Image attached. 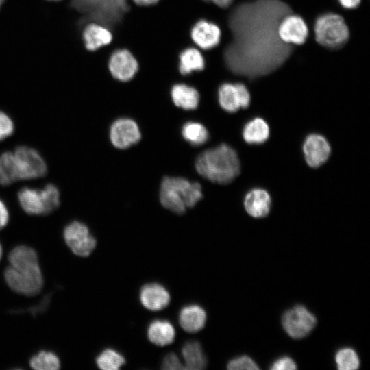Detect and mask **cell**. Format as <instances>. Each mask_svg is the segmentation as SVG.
Instances as JSON below:
<instances>
[{
	"mask_svg": "<svg viewBox=\"0 0 370 370\" xmlns=\"http://www.w3.org/2000/svg\"><path fill=\"white\" fill-rule=\"evenodd\" d=\"M125 362V358L112 349H106L96 358L97 365L103 370H117Z\"/></svg>",
	"mask_w": 370,
	"mask_h": 370,
	"instance_id": "29",
	"label": "cell"
},
{
	"mask_svg": "<svg viewBox=\"0 0 370 370\" xmlns=\"http://www.w3.org/2000/svg\"><path fill=\"white\" fill-rule=\"evenodd\" d=\"M282 323L284 330L291 337L301 338L312 330L317 319L306 307L297 305L284 312Z\"/></svg>",
	"mask_w": 370,
	"mask_h": 370,
	"instance_id": "8",
	"label": "cell"
},
{
	"mask_svg": "<svg viewBox=\"0 0 370 370\" xmlns=\"http://www.w3.org/2000/svg\"><path fill=\"white\" fill-rule=\"evenodd\" d=\"M139 5H150L157 3L159 0H133Z\"/></svg>",
	"mask_w": 370,
	"mask_h": 370,
	"instance_id": "39",
	"label": "cell"
},
{
	"mask_svg": "<svg viewBox=\"0 0 370 370\" xmlns=\"http://www.w3.org/2000/svg\"><path fill=\"white\" fill-rule=\"evenodd\" d=\"M109 70L116 79L127 82L130 80L138 69V62L130 51L126 49L115 51L108 62Z\"/></svg>",
	"mask_w": 370,
	"mask_h": 370,
	"instance_id": "13",
	"label": "cell"
},
{
	"mask_svg": "<svg viewBox=\"0 0 370 370\" xmlns=\"http://www.w3.org/2000/svg\"><path fill=\"white\" fill-rule=\"evenodd\" d=\"M179 70L182 75L204 69L205 61L201 52L195 48L184 49L180 54Z\"/></svg>",
	"mask_w": 370,
	"mask_h": 370,
	"instance_id": "25",
	"label": "cell"
},
{
	"mask_svg": "<svg viewBox=\"0 0 370 370\" xmlns=\"http://www.w3.org/2000/svg\"><path fill=\"white\" fill-rule=\"evenodd\" d=\"M18 180H27L44 177L47 172V164L36 149L22 145L13 152Z\"/></svg>",
	"mask_w": 370,
	"mask_h": 370,
	"instance_id": "6",
	"label": "cell"
},
{
	"mask_svg": "<svg viewBox=\"0 0 370 370\" xmlns=\"http://www.w3.org/2000/svg\"><path fill=\"white\" fill-rule=\"evenodd\" d=\"M73 3L90 20L110 27L118 24L129 8L127 0H75Z\"/></svg>",
	"mask_w": 370,
	"mask_h": 370,
	"instance_id": "4",
	"label": "cell"
},
{
	"mask_svg": "<svg viewBox=\"0 0 370 370\" xmlns=\"http://www.w3.org/2000/svg\"><path fill=\"white\" fill-rule=\"evenodd\" d=\"M48 214L56 210L60 206V191L53 184H48L41 189Z\"/></svg>",
	"mask_w": 370,
	"mask_h": 370,
	"instance_id": "31",
	"label": "cell"
},
{
	"mask_svg": "<svg viewBox=\"0 0 370 370\" xmlns=\"http://www.w3.org/2000/svg\"><path fill=\"white\" fill-rule=\"evenodd\" d=\"M335 360L338 369L341 370H354L359 367V358L356 352L352 348H343L336 354Z\"/></svg>",
	"mask_w": 370,
	"mask_h": 370,
	"instance_id": "30",
	"label": "cell"
},
{
	"mask_svg": "<svg viewBox=\"0 0 370 370\" xmlns=\"http://www.w3.org/2000/svg\"><path fill=\"white\" fill-rule=\"evenodd\" d=\"M140 299L144 307L150 310L157 311L168 306L170 301V295L161 284L149 283L142 287Z\"/></svg>",
	"mask_w": 370,
	"mask_h": 370,
	"instance_id": "15",
	"label": "cell"
},
{
	"mask_svg": "<svg viewBox=\"0 0 370 370\" xmlns=\"http://www.w3.org/2000/svg\"><path fill=\"white\" fill-rule=\"evenodd\" d=\"M270 369L272 370L296 369L297 366L292 358L288 356H283L275 360Z\"/></svg>",
	"mask_w": 370,
	"mask_h": 370,
	"instance_id": "35",
	"label": "cell"
},
{
	"mask_svg": "<svg viewBox=\"0 0 370 370\" xmlns=\"http://www.w3.org/2000/svg\"><path fill=\"white\" fill-rule=\"evenodd\" d=\"M9 265L12 267L39 264L36 250L27 245H21L14 247L9 253Z\"/></svg>",
	"mask_w": 370,
	"mask_h": 370,
	"instance_id": "24",
	"label": "cell"
},
{
	"mask_svg": "<svg viewBox=\"0 0 370 370\" xmlns=\"http://www.w3.org/2000/svg\"><path fill=\"white\" fill-rule=\"evenodd\" d=\"M185 369L201 370L206 367L207 361L201 344L196 341L186 343L182 348Z\"/></svg>",
	"mask_w": 370,
	"mask_h": 370,
	"instance_id": "23",
	"label": "cell"
},
{
	"mask_svg": "<svg viewBox=\"0 0 370 370\" xmlns=\"http://www.w3.org/2000/svg\"><path fill=\"white\" fill-rule=\"evenodd\" d=\"M206 321L205 310L196 304L186 306L180 312V324L187 332L195 333L200 331L204 327Z\"/></svg>",
	"mask_w": 370,
	"mask_h": 370,
	"instance_id": "19",
	"label": "cell"
},
{
	"mask_svg": "<svg viewBox=\"0 0 370 370\" xmlns=\"http://www.w3.org/2000/svg\"><path fill=\"white\" fill-rule=\"evenodd\" d=\"M182 134L184 138L193 145L204 144L208 139V132L201 123L196 122H188L182 129Z\"/></svg>",
	"mask_w": 370,
	"mask_h": 370,
	"instance_id": "27",
	"label": "cell"
},
{
	"mask_svg": "<svg viewBox=\"0 0 370 370\" xmlns=\"http://www.w3.org/2000/svg\"><path fill=\"white\" fill-rule=\"evenodd\" d=\"M2 255H3V248H2V246H1V245L0 243V260H1V258H2Z\"/></svg>",
	"mask_w": 370,
	"mask_h": 370,
	"instance_id": "40",
	"label": "cell"
},
{
	"mask_svg": "<svg viewBox=\"0 0 370 370\" xmlns=\"http://www.w3.org/2000/svg\"><path fill=\"white\" fill-rule=\"evenodd\" d=\"M175 329L173 325L165 320H155L147 329L149 340L158 346L171 344L175 338Z\"/></svg>",
	"mask_w": 370,
	"mask_h": 370,
	"instance_id": "21",
	"label": "cell"
},
{
	"mask_svg": "<svg viewBox=\"0 0 370 370\" xmlns=\"http://www.w3.org/2000/svg\"><path fill=\"white\" fill-rule=\"evenodd\" d=\"M204 1H211L215 5H218L220 8H227L228 7L234 0H204Z\"/></svg>",
	"mask_w": 370,
	"mask_h": 370,
	"instance_id": "38",
	"label": "cell"
},
{
	"mask_svg": "<svg viewBox=\"0 0 370 370\" xmlns=\"http://www.w3.org/2000/svg\"><path fill=\"white\" fill-rule=\"evenodd\" d=\"M18 180V171L13 152L0 155V184L8 186Z\"/></svg>",
	"mask_w": 370,
	"mask_h": 370,
	"instance_id": "26",
	"label": "cell"
},
{
	"mask_svg": "<svg viewBox=\"0 0 370 370\" xmlns=\"http://www.w3.org/2000/svg\"><path fill=\"white\" fill-rule=\"evenodd\" d=\"M218 99L224 110L236 112L249 106L251 95L247 86L242 83H225L219 88Z\"/></svg>",
	"mask_w": 370,
	"mask_h": 370,
	"instance_id": "10",
	"label": "cell"
},
{
	"mask_svg": "<svg viewBox=\"0 0 370 370\" xmlns=\"http://www.w3.org/2000/svg\"><path fill=\"white\" fill-rule=\"evenodd\" d=\"M65 244L71 252L79 257H88L94 251L97 241L88 227L83 223L74 221L63 230Z\"/></svg>",
	"mask_w": 370,
	"mask_h": 370,
	"instance_id": "7",
	"label": "cell"
},
{
	"mask_svg": "<svg viewBox=\"0 0 370 370\" xmlns=\"http://www.w3.org/2000/svg\"><path fill=\"white\" fill-rule=\"evenodd\" d=\"M269 127L262 118L256 117L247 122L243 129V138L250 145L264 143L269 136Z\"/></svg>",
	"mask_w": 370,
	"mask_h": 370,
	"instance_id": "22",
	"label": "cell"
},
{
	"mask_svg": "<svg viewBox=\"0 0 370 370\" xmlns=\"http://www.w3.org/2000/svg\"><path fill=\"white\" fill-rule=\"evenodd\" d=\"M338 2L344 8L354 9L360 5L361 0H338Z\"/></svg>",
	"mask_w": 370,
	"mask_h": 370,
	"instance_id": "37",
	"label": "cell"
},
{
	"mask_svg": "<svg viewBox=\"0 0 370 370\" xmlns=\"http://www.w3.org/2000/svg\"><path fill=\"white\" fill-rule=\"evenodd\" d=\"M4 279L14 292L29 297L39 293L44 284L40 264L21 267L9 265L4 271Z\"/></svg>",
	"mask_w": 370,
	"mask_h": 370,
	"instance_id": "5",
	"label": "cell"
},
{
	"mask_svg": "<svg viewBox=\"0 0 370 370\" xmlns=\"http://www.w3.org/2000/svg\"><path fill=\"white\" fill-rule=\"evenodd\" d=\"M199 175L217 184H227L240 173L241 164L236 151L226 144L206 150L197 158Z\"/></svg>",
	"mask_w": 370,
	"mask_h": 370,
	"instance_id": "1",
	"label": "cell"
},
{
	"mask_svg": "<svg viewBox=\"0 0 370 370\" xmlns=\"http://www.w3.org/2000/svg\"><path fill=\"white\" fill-rule=\"evenodd\" d=\"M9 212L4 204V202L0 199V230L5 227L9 221Z\"/></svg>",
	"mask_w": 370,
	"mask_h": 370,
	"instance_id": "36",
	"label": "cell"
},
{
	"mask_svg": "<svg viewBox=\"0 0 370 370\" xmlns=\"http://www.w3.org/2000/svg\"><path fill=\"white\" fill-rule=\"evenodd\" d=\"M221 32L214 23L206 20L198 21L191 30L193 40L204 49H210L220 42Z\"/></svg>",
	"mask_w": 370,
	"mask_h": 370,
	"instance_id": "14",
	"label": "cell"
},
{
	"mask_svg": "<svg viewBox=\"0 0 370 370\" xmlns=\"http://www.w3.org/2000/svg\"><path fill=\"white\" fill-rule=\"evenodd\" d=\"M21 208L29 215L48 214L41 189L23 187L18 193Z\"/></svg>",
	"mask_w": 370,
	"mask_h": 370,
	"instance_id": "17",
	"label": "cell"
},
{
	"mask_svg": "<svg viewBox=\"0 0 370 370\" xmlns=\"http://www.w3.org/2000/svg\"><path fill=\"white\" fill-rule=\"evenodd\" d=\"M303 153L307 164L318 168L329 158L331 147L327 139L322 135L311 134L304 140Z\"/></svg>",
	"mask_w": 370,
	"mask_h": 370,
	"instance_id": "12",
	"label": "cell"
},
{
	"mask_svg": "<svg viewBox=\"0 0 370 370\" xmlns=\"http://www.w3.org/2000/svg\"><path fill=\"white\" fill-rule=\"evenodd\" d=\"M110 138L115 147L121 149H126L140 140V132L134 121L122 118L117 119L112 124Z\"/></svg>",
	"mask_w": 370,
	"mask_h": 370,
	"instance_id": "11",
	"label": "cell"
},
{
	"mask_svg": "<svg viewBox=\"0 0 370 370\" xmlns=\"http://www.w3.org/2000/svg\"><path fill=\"white\" fill-rule=\"evenodd\" d=\"M14 131V124L12 119L0 110V141L11 136Z\"/></svg>",
	"mask_w": 370,
	"mask_h": 370,
	"instance_id": "33",
	"label": "cell"
},
{
	"mask_svg": "<svg viewBox=\"0 0 370 370\" xmlns=\"http://www.w3.org/2000/svg\"><path fill=\"white\" fill-rule=\"evenodd\" d=\"M3 2H4V0H0V8H1Z\"/></svg>",
	"mask_w": 370,
	"mask_h": 370,
	"instance_id": "41",
	"label": "cell"
},
{
	"mask_svg": "<svg viewBox=\"0 0 370 370\" xmlns=\"http://www.w3.org/2000/svg\"><path fill=\"white\" fill-rule=\"evenodd\" d=\"M227 369L230 370H258L259 369L257 364L249 356H241L233 358L229 361Z\"/></svg>",
	"mask_w": 370,
	"mask_h": 370,
	"instance_id": "32",
	"label": "cell"
},
{
	"mask_svg": "<svg viewBox=\"0 0 370 370\" xmlns=\"http://www.w3.org/2000/svg\"><path fill=\"white\" fill-rule=\"evenodd\" d=\"M201 185L183 177H166L161 183L160 200L166 209L178 214L185 212L200 201Z\"/></svg>",
	"mask_w": 370,
	"mask_h": 370,
	"instance_id": "2",
	"label": "cell"
},
{
	"mask_svg": "<svg viewBox=\"0 0 370 370\" xmlns=\"http://www.w3.org/2000/svg\"><path fill=\"white\" fill-rule=\"evenodd\" d=\"M315 41L324 47L338 49L349 38V29L343 17L328 12L319 16L314 25Z\"/></svg>",
	"mask_w": 370,
	"mask_h": 370,
	"instance_id": "3",
	"label": "cell"
},
{
	"mask_svg": "<svg viewBox=\"0 0 370 370\" xmlns=\"http://www.w3.org/2000/svg\"><path fill=\"white\" fill-rule=\"evenodd\" d=\"M60 365L58 356L48 351H40L29 360V366L34 370H58Z\"/></svg>",
	"mask_w": 370,
	"mask_h": 370,
	"instance_id": "28",
	"label": "cell"
},
{
	"mask_svg": "<svg viewBox=\"0 0 370 370\" xmlns=\"http://www.w3.org/2000/svg\"><path fill=\"white\" fill-rule=\"evenodd\" d=\"M174 103L184 110H191L197 108L199 95L192 86L184 84H175L171 92Z\"/></svg>",
	"mask_w": 370,
	"mask_h": 370,
	"instance_id": "20",
	"label": "cell"
},
{
	"mask_svg": "<svg viewBox=\"0 0 370 370\" xmlns=\"http://www.w3.org/2000/svg\"><path fill=\"white\" fill-rule=\"evenodd\" d=\"M161 368L164 370L185 369L184 364L175 353H169L164 358Z\"/></svg>",
	"mask_w": 370,
	"mask_h": 370,
	"instance_id": "34",
	"label": "cell"
},
{
	"mask_svg": "<svg viewBox=\"0 0 370 370\" xmlns=\"http://www.w3.org/2000/svg\"><path fill=\"white\" fill-rule=\"evenodd\" d=\"M82 38L86 49L93 51L108 45L112 41V35L107 27L93 22L85 26Z\"/></svg>",
	"mask_w": 370,
	"mask_h": 370,
	"instance_id": "18",
	"label": "cell"
},
{
	"mask_svg": "<svg viewBox=\"0 0 370 370\" xmlns=\"http://www.w3.org/2000/svg\"><path fill=\"white\" fill-rule=\"evenodd\" d=\"M271 205V199L269 193L260 188L249 190L244 199V207L246 212L254 218H262L268 214Z\"/></svg>",
	"mask_w": 370,
	"mask_h": 370,
	"instance_id": "16",
	"label": "cell"
},
{
	"mask_svg": "<svg viewBox=\"0 0 370 370\" xmlns=\"http://www.w3.org/2000/svg\"><path fill=\"white\" fill-rule=\"evenodd\" d=\"M46 1H60V0H46Z\"/></svg>",
	"mask_w": 370,
	"mask_h": 370,
	"instance_id": "42",
	"label": "cell"
},
{
	"mask_svg": "<svg viewBox=\"0 0 370 370\" xmlns=\"http://www.w3.org/2000/svg\"><path fill=\"white\" fill-rule=\"evenodd\" d=\"M276 34L284 44L301 45L308 38L309 27L301 16L295 14H287L279 21Z\"/></svg>",
	"mask_w": 370,
	"mask_h": 370,
	"instance_id": "9",
	"label": "cell"
}]
</instances>
